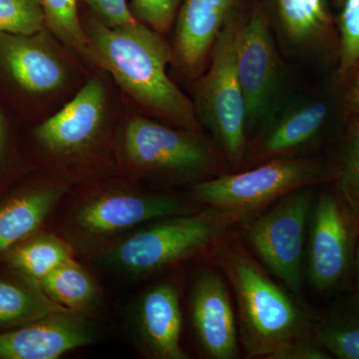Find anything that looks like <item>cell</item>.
I'll return each mask as SVG.
<instances>
[{"instance_id": "cell-1", "label": "cell", "mask_w": 359, "mask_h": 359, "mask_svg": "<svg viewBox=\"0 0 359 359\" xmlns=\"http://www.w3.org/2000/svg\"><path fill=\"white\" fill-rule=\"evenodd\" d=\"M211 250L235 295L238 339L249 358H332L316 339L313 316L269 276L238 233L229 231Z\"/></svg>"}, {"instance_id": "cell-2", "label": "cell", "mask_w": 359, "mask_h": 359, "mask_svg": "<svg viewBox=\"0 0 359 359\" xmlns=\"http://www.w3.org/2000/svg\"><path fill=\"white\" fill-rule=\"evenodd\" d=\"M87 37L92 59L135 100L186 128L196 126L192 104L168 76L171 54L158 32L138 21L109 27L93 20Z\"/></svg>"}, {"instance_id": "cell-3", "label": "cell", "mask_w": 359, "mask_h": 359, "mask_svg": "<svg viewBox=\"0 0 359 359\" xmlns=\"http://www.w3.org/2000/svg\"><path fill=\"white\" fill-rule=\"evenodd\" d=\"M235 226L237 222L228 212L207 205L137 231L108 252L107 261L130 275H149L212 250Z\"/></svg>"}, {"instance_id": "cell-4", "label": "cell", "mask_w": 359, "mask_h": 359, "mask_svg": "<svg viewBox=\"0 0 359 359\" xmlns=\"http://www.w3.org/2000/svg\"><path fill=\"white\" fill-rule=\"evenodd\" d=\"M325 179L327 174L316 161L276 158L248 171L201 182L194 187L193 196L201 204L228 212L238 226L262 214L287 194Z\"/></svg>"}, {"instance_id": "cell-5", "label": "cell", "mask_w": 359, "mask_h": 359, "mask_svg": "<svg viewBox=\"0 0 359 359\" xmlns=\"http://www.w3.org/2000/svg\"><path fill=\"white\" fill-rule=\"evenodd\" d=\"M309 188L287 194L262 214L238 224L241 238L261 264L299 297L313 205Z\"/></svg>"}, {"instance_id": "cell-6", "label": "cell", "mask_w": 359, "mask_h": 359, "mask_svg": "<svg viewBox=\"0 0 359 359\" xmlns=\"http://www.w3.org/2000/svg\"><path fill=\"white\" fill-rule=\"evenodd\" d=\"M238 25L231 18L212 44V62L197 90L201 118L231 165L240 167L247 155V110L236 65Z\"/></svg>"}, {"instance_id": "cell-7", "label": "cell", "mask_w": 359, "mask_h": 359, "mask_svg": "<svg viewBox=\"0 0 359 359\" xmlns=\"http://www.w3.org/2000/svg\"><path fill=\"white\" fill-rule=\"evenodd\" d=\"M359 221L339 194L325 192L314 203L306 241V276L318 292L335 289L353 268Z\"/></svg>"}, {"instance_id": "cell-8", "label": "cell", "mask_w": 359, "mask_h": 359, "mask_svg": "<svg viewBox=\"0 0 359 359\" xmlns=\"http://www.w3.org/2000/svg\"><path fill=\"white\" fill-rule=\"evenodd\" d=\"M127 157L137 167L157 173L189 176L211 172L216 153L199 137L145 118H134L124 132Z\"/></svg>"}, {"instance_id": "cell-9", "label": "cell", "mask_w": 359, "mask_h": 359, "mask_svg": "<svg viewBox=\"0 0 359 359\" xmlns=\"http://www.w3.org/2000/svg\"><path fill=\"white\" fill-rule=\"evenodd\" d=\"M189 210L186 203L171 196L112 191L82 202L72 223L84 237L103 238L149 222L189 214Z\"/></svg>"}, {"instance_id": "cell-10", "label": "cell", "mask_w": 359, "mask_h": 359, "mask_svg": "<svg viewBox=\"0 0 359 359\" xmlns=\"http://www.w3.org/2000/svg\"><path fill=\"white\" fill-rule=\"evenodd\" d=\"M236 65L244 93L247 123L257 121L268 108L278 77V57L268 18L255 9L238 30Z\"/></svg>"}, {"instance_id": "cell-11", "label": "cell", "mask_w": 359, "mask_h": 359, "mask_svg": "<svg viewBox=\"0 0 359 359\" xmlns=\"http://www.w3.org/2000/svg\"><path fill=\"white\" fill-rule=\"evenodd\" d=\"M93 341V325L86 316L63 309L0 332V359H57Z\"/></svg>"}, {"instance_id": "cell-12", "label": "cell", "mask_w": 359, "mask_h": 359, "mask_svg": "<svg viewBox=\"0 0 359 359\" xmlns=\"http://www.w3.org/2000/svg\"><path fill=\"white\" fill-rule=\"evenodd\" d=\"M194 330L207 358H238L237 316L226 280L212 269L202 271L191 295Z\"/></svg>"}, {"instance_id": "cell-13", "label": "cell", "mask_w": 359, "mask_h": 359, "mask_svg": "<svg viewBox=\"0 0 359 359\" xmlns=\"http://www.w3.org/2000/svg\"><path fill=\"white\" fill-rule=\"evenodd\" d=\"M105 106L106 91L102 83L99 80H90L62 109L35 129V139L50 152H80L98 134Z\"/></svg>"}, {"instance_id": "cell-14", "label": "cell", "mask_w": 359, "mask_h": 359, "mask_svg": "<svg viewBox=\"0 0 359 359\" xmlns=\"http://www.w3.org/2000/svg\"><path fill=\"white\" fill-rule=\"evenodd\" d=\"M40 33L0 32V67L18 86L33 94L58 89L67 76L65 65L41 41Z\"/></svg>"}, {"instance_id": "cell-15", "label": "cell", "mask_w": 359, "mask_h": 359, "mask_svg": "<svg viewBox=\"0 0 359 359\" xmlns=\"http://www.w3.org/2000/svg\"><path fill=\"white\" fill-rule=\"evenodd\" d=\"M65 188L53 184H29L0 193V264L16 245L39 233Z\"/></svg>"}, {"instance_id": "cell-16", "label": "cell", "mask_w": 359, "mask_h": 359, "mask_svg": "<svg viewBox=\"0 0 359 359\" xmlns=\"http://www.w3.org/2000/svg\"><path fill=\"white\" fill-rule=\"evenodd\" d=\"M139 334L149 354L157 359H187L181 346L183 316L178 290L172 283L151 287L139 302Z\"/></svg>"}, {"instance_id": "cell-17", "label": "cell", "mask_w": 359, "mask_h": 359, "mask_svg": "<svg viewBox=\"0 0 359 359\" xmlns=\"http://www.w3.org/2000/svg\"><path fill=\"white\" fill-rule=\"evenodd\" d=\"M238 2L186 0L180 11L176 32L177 49L184 65L194 68L202 62Z\"/></svg>"}, {"instance_id": "cell-18", "label": "cell", "mask_w": 359, "mask_h": 359, "mask_svg": "<svg viewBox=\"0 0 359 359\" xmlns=\"http://www.w3.org/2000/svg\"><path fill=\"white\" fill-rule=\"evenodd\" d=\"M6 268L7 273H0V332L68 309L51 299L39 283Z\"/></svg>"}, {"instance_id": "cell-19", "label": "cell", "mask_w": 359, "mask_h": 359, "mask_svg": "<svg viewBox=\"0 0 359 359\" xmlns=\"http://www.w3.org/2000/svg\"><path fill=\"white\" fill-rule=\"evenodd\" d=\"M328 115L327 104L316 102L283 117L264 134L255 149V159L287 157V153L308 143L318 133Z\"/></svg>"}, {"instance_id": "cell-20", "label": "cell", "mask_w": 359, "mask_h": 359, "mask_svg": "<svg viewBox=\"0 0 359 359\" xmlns=\"http://www.w3.org/2000/svg\"><path fill=\"white\" fill-rule=\"evenodd\" d=\"M314 332L330 355L359 359V294L314 318Z\"/></svg>"}, {"instance_id": "cell-21", "label": "cell", "mask_w": 359, "mask_h": 359, "mask_svg": "<svg viewBox=\"0 0 359 359\" xmlns=\"http://www.w3.org/2000/svg\"><path fill=\"white\" fill-rule=\"evenodd\" d=\"M70 259L69 247L63 241L39 231L11 250L1 264L39 285Z\"/></svg>"}, {"instance_id": "cell-22", "label": "cell", "mask_w": 359, "mask_h": 359, "mask_svg": "<svg viewBox=\"0 0 359 359\" xmlns=\"http://www.w3.org/2000/svg\"><path fill=\"white\" fill-rule=\"evenodd\" d=\"M39 285L59 306L80 313L94 304L97 297L95 283L72 259L52 271Z\"/></svg>"}, {"instance_id": "cell-23", "label": "cell", "mask_w": 359, "mask_h": 359, "mask_svg": "<svg viewBox=\"0 0 359 359\" xmlns=\"http://www.w3.org/2000/svg\"><path fill=\"white\" fill-rule=\"evenodd\" d=\"M276 6L283 29L297 41L316 36L328 25L325 0H276Z\"/></svg>"}, {"instance_id": "cell-24", "label": "cell", "mask_w": 359, "mask_h": 359, "mask_svg": "<svg viewBox=\"0 0 359 359\" xmlns=\"http://www.w3.org/2000/svg\"><path fill=\"white\" fill-rule=\"evenodd\" d=\"M52 30L86 59H92L88 37L80 25L77 0H39Z\"/></svg>"}, {"instance_id": "cell-25", "label": "cell", "mask_w": 359, "mask_h": 359, "mask_svg": "<svg viewBox=\"0 0 359 359\" xmlns=\"http://www.w3.org/2000/svg\"><path fill=\"white\" fill-rule=\"evenodd\" d=\"M45 22L39 0H0V32L34 35Z\"/></svg>"}, {"instance_id": "cell-26", "label": "cell", "mask_w": 359, "mask_h": 359, "mask_svg": "<svg viewBox=\"0 0 359 359\" xmlns=\"http://www.w3.org/2000/svg\"><path fill=\"white\" fill-rule=\"evenodd\" d=\"M339 194L359 221V123L349 134L339 172Z\"/></svg>"}, {"instance_id": "cell-27", "label": "cell", "mask_w": 359, "mask_h": 359, "mask_svg": "<svg viewBox=\"0 0 359 359\" xmlns=\"http://www.w3.org/2000/svg\"><path fill=\"white\" fill-rule=\"evenodd\" d=\"M339 30L340 68L346 72L359 62V0H344Z\"/></svg>"}, {"instance_id": "cell-28", "label": "cell", "mask_w": 359, "mask_h": 359, "mask_svg": "<svg viewBox=\"0 0 359 359\" xmlns=\"http://www.w3.org/2000/svg\"><path fill=\"white\" fill-rule=\"evenodd\" d=\"M179 0H133L135 13L156 32H165L173 21Z\"/></svg>"}, {"instance_id": "cell-29", "label": "cell", "mask_w": 359, "mask_h": 359, "mask_svg": "<svg viewBox=\"0 0 359 359\" xmlns=\"http://www.w3.org/2000/svg\"><path fill=\"white\" fill-rule=\"evenodd\" d=\"M96 20L109 27H121L137 22L127 0H86Z\"/></svg>"}, {"instance_id": "cell-30", "label": "cell", "mask_w": 359, "mask_h": 359, "mask_svg": "<svg viewBox=\"0 0 359 359\" xmlns=\"http://www.w3.org/2000/svg\"><path fill=\"white\" fill-rule=\"evenodd\" d=\"M7 155H8V140H7L6 126L4 116L0 112V176L4 173Z\"/></svg>"}, {"instance_id": "cell-31", "label": "cell", "mask_w": 359, "mask_h": 359, "mask_svg": "<svg viewBox=\"0 0 359 359\" xmlns=\"http://www.w3.org/2000/svg\"><path fill=\"white\" fill-rule=\"evenodd\" d=\"M353 269L354 273H355L356 290L359 294V237L358 245H356L355 256H354Z\"/></svg>"}, {"instance_id": "cell-32", "label": "cell", "mask_w": 359, "mask_h": 359, "mask_svg": "<svg viewBox=\"0 0 359 359\" xmlns=\"http://www.w3.org/2000/svg\"><path fill=\"white\" fill-rule=\"evenodd\" d=\"M355 95H356V101H358V104L359 106V66H358V78H356Z\"/></svg>"}]
</instances>
